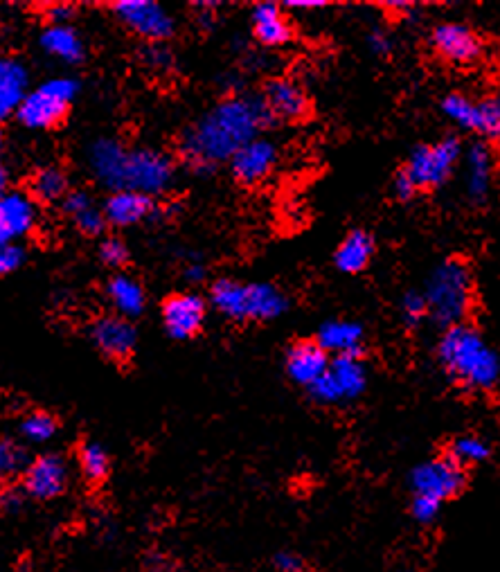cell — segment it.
Listing matches in <instances>:
<instances>
[{
	"mask_svg": "<svg viewBox=\"0 0 500 572\" xmlns=\"http://www.w3.org/2000/svg\"><path fill=\"white\" fill-rule=\"evenodd\" d=\"M424 298L428 316L437 325L446 329L462 325V320L469 314L473 298V282L467 264L462 259H446V262H442L428 277Z\"/></svg>",
	"mask_w": 500,
	"mask_h": 572,
	"instance_id": "obj_5",
	"label": "cell"
},
{
	"mask_svg": "<svg viewBox=\"0 0 500 572\" xmlns=\"http://www.w3.org/2000/svg\"><path fill=\"white\" fill-rule=\"evenodd\" d=\"M145 59H147V64L156 70H167L169 66H172V55H169V50L163 46L147 48Z\"/></svg>",
	"mask_w": 500,
	"mask_h": 572,
	"instance_id": "obj_40",
	"label": "cell"
},
{
	"mask_svg": "<svg viewBox=\"0 0 500 572\" xmlns=\"http://www.w3.org/2000/svg\"><path fill=\"white\" fill-rule=\"evenodd\" d=\"M48 16L52 19V25H66L70 19H73V10H70L68 5H57V7H52Z\"/></svg>",
	"mask_w": 500,
	"mask_h": 572,
	"instance_id": "obj_44",
	"label": "cell"
},
{
	"mask_svg": "<svg viewBox=\"0 0 500 572\" xmlns=\"http://www.w3.org/2000/svg\"><path fill=\"white\" fill-rule=\"evenodd\" d=\"M212 305L230 320H275L289 309V300L278 286L266 282H237L223 280L212 284Z\"/></svg>",
	"mask_w": 500,
	"mask_h": 572,
	"instance_id": "obj_4",
	"label": "cell"
},
{
	"mask_svg": "<svg viewBox=\"0 0 500 572\" xmlns=\"http://www.w3.org/2000/svg\"><path fill=\"white\" fill-rule=\"evenodd\" d=\"M269 120L262 97H228L185 133L181 154L196 169L226 163L255 140Z\"/></svg>",
	"mask_w": 500,
	"mask_h": 572,
	"instance_id": "obj_1",
	"label": "cell"
},
{
	"mask_svg": "<svg viewBox=\"0 0 500 572\" xmlns=\"http://www.w3.org/2000/svg\"><path fill=\"white\" fill-rule=\"evenodd\" d=\"M253 32L262 46H287L293 37L291 23L275 3H260L253 12Z\"/></svg>",
	"mask_w": 500,
	"mask_h": 572,
	"instance_id": "obj_21",
	"label": "cell"
},
{
	"mask_svg": "<svg viewBox=\"0 0 500 572\" xmlns=\"http://www.w3.org/2000/svg\"><path fill=\"white\" fill-rule=\"evenodd\" d=\"M401 314H404V320L408 325H417L428 316V307H426V298L424 293H415L410 291L401 300Z\"/></svg>",
	"mask_w": 500,
	"mask_h": 572,
	"instance_id": "obj_34",
	"label": "cell"
},
{
	"mask_svg": "<svg viewBox=\"0 0 500 572\" xmlns=\"http://www.w3.org/2000/svg\"><path fill=\"white\" fill-rule=\"evenodd\" d=\"M77 82L68 77L50 79L37 91L25 95L19 106V120L30 129H50L66 118L68 106L77 95Z\"/></svg>",
	"mask_w": 500,
	"mask_h": 572,
	"instance_id": "obj_6",
	"label": "cell"
},
{
	"mask_svg": "<svg viewBox=\"0 0 500 572\" xmlns=\"http://www.w3.org/2000/svg\"><path fill=\"white\" fill-rule=\"evenodd\" d=\"M489 444L482 440V437H476V435H462L458 437L451 444V449H449V458L455 462V464H460V467H464V464H478V462H485L489 458Z\"/></svg>",
	"mask_w": 500,
	"mask_h": 572,
	"instance_id": "obj_30",
	"label": "cell"
},
{
	"mask_svg": "<svg viewBox=\"0 0 500 572\" xmlns=\"http://www.w3.org/2000/svg\"><path fill=\"white\" fill-rule=\"evenodd\" d=\"M464 167H467V172H464V178H467V194L473 201H485L491 192V185H494V154H491L487 145L476 142V145H471L467 151Z\"/></svg>",
	"mask_w": 500,
	"mask_h": 572,
	"instance_id": "obj_19",
	"label": "cell"
},
{
	"mask_svg": "<svg viewBox=\"0 0 500 572\" xmlns=\"http://www.w3.org/2000/svg\"><path fill=\"white\" fill-rule=\"evenodd\" d=\"M32 194L41 201H57L66 199L68 194V178L57 167L41 169V172L34 176L32 181Z\"/></svg>",
	"mask_w": 500,
	"mask_h": 572,
	"instance_id": "obj_28",
	"label": "cell"
},
{
	"mask_svg": "<svg viewBox=\"0 0 500 572\" xmlns=\"http://www.w3.org/2000/svg\"><path fill=\"white\" fill-rule=\"evenodd\" d=\"M325 0H289L287 7H300V10H316V7H323Z\"/></svg>",
	"mask_w": 500,
	"mask_h": 572,
	"instance_id": "obj_47",
	"label": "cell"
},
{
	"mask_svg": "<svg viewBox=\"0 0 500 572\" xmlns=\"http://www.w3.org/2000/svg\"><path fill=\"white\" fill-rule=\"evenodd\" d=\"M365 388H368V370L359 356H334L327 372L309 390L323 404H338L361 397Z\"/></svg>",
	"mask_w": 500,
	"mask_h": 572,
	"instance_id": "obj_8",
	"label": "cell"
},
{
	"mask_svg": "<svg viewBox=\"0 0 500 572\" xmlns=\"http://www.w3.org/2000/svg\"><path fill=\"white\" fill-rule=\"evenodd\" d=\"M0 149H3V136H0ZM5 169H3V165H0V192H3V187H5Z\"/></svg>",
	"mask_w": 500,
	"mask_h": 572,
	"instance_id": "obj_48",
	"label": "cell"
},
{
	"mask_svg": "<svg viewBox=\"0 0 500 572\" xmlns=\"http://www.w3.org/2000/svg\"><path fill=\"white\" fill-rule=\"evenodd\" d=\"M275 163H278V147L266 138H255L232 156L230 169L239 183L255 185L269 178Z\"/></svg>",
	"mask_w": 500,
	"mask_h": 572,
	"instance_id": "obj_14",
	"label": "cell"
},
{
	"mask_svg": "<svg viewBox=\"0 0 500 572\" xmlns=\"http://www.w3.org/2000/svg\"><path fill=\"white\" fill-rule=\"evenodd\" d=\"M113 12L131 32L149 41H165L174 34L176 23L165 7L151 0H120Z\"/></svg>",
	"mask_w": 500,
	"mask_h": 572,
	"instance_id": "obj_10",
	"label": "cell"
},
{
	"mask_svg": "<svg viewBox=\"0 0 500 572\" xmlns=\"http://www.w3.org/2000/svg\"><path fill=\"white\" fill-rule=\"evenodd\" d=\"M104 219L106 223H113V226L127 228L133 223L145 221L151 212H154V201L151 196L140 194V192H113L109 196V201L104 203Z\"/></svg>",
	"mask_w": 500,
	"mask_h": 572,
	"instance_id": "obj_18",
	"label": "cell"
},
{
	"mask_svg": "<svg viewBox=\"0 0 500 572\" xmlns=\"http://www.w3.org/2000/svg\"><path fill=\"white\" fill-rule=\"evenodd\" d=\"M437 356L446 374L464 388L489 390L500 379V356L478 329L464 323L444 329L437 343Z\"/></svg>",
	"mask_w": 500,
	"mask_h": 572,
	"instance_id": "obj_3",
	"label": "cell"
},
{
	"mask_svg": "<svg viewBox=\"0 0 500 572\" xmlns=\"http://www.w3.org/2000/svg\"><path fill=\"white\" fill-rule=\"evenodd\" d=\"M75 219V226L84 232V235L88 237H95V235H100V232L104 230L106 226V219H104V212H100L95 208V205H91V208H86L84 212H79Z\"/></svg>",
	"mask_w": 500,
	"mask_h": 572,
	"instance_id": "obj_35",
	"label": "cell"
},
{
	"mask_svg": "<svg viewBox=\"0 0 500 572\" xmlns=\"http://www.w3.org/2000/svg\"><path fill=\"white\" fill-rule=\"evenodd\" d=\"M431 43L437 55L451 61V64L467 66L482 55V41L478 34L460 23L437 25Z\"/></svg>",
	"mask_w": 500,
	"mask_h": 572,
	"instance_id": "obj_13",
	"label": "cell"
},
{
	"mask_svg": "<svg viewBox=\"0 0 500 572\" xmlns=\"http://www.w3.org/2000/svg\"><path fill=\"white\" fill-rule=\"evenodd\" d=\"M57 428L59 424L55 417H52L50 413H43V410H37V413H30L23 419L21 433L25 440H30L34 444H43V442H48L50 437H55Z\"/></svg>",
	"mask_w": 500,
	"mask_h": 572,
	"instance_id": "obj_32",
	"label": "cell"
},
{
	"mask_svg": "<svg viewBox=\"0 0 500 572\" xmlns=\"http://www.w3.org/2000/svg\"><path fill=\"white\" fill-rule=\"evenodd\" d=\"M106 293H109V300L111 305L118 309V314L122 318H136L142 314V309H145V289H142V284L136 280V277L131 275H115L113 280L106 286Z\"/></svg>",
	"mask_w": 500,
	"mask_h": 572,
	"instance_id": "obj_24",
	"label": "cell"
},
{
	"mask_svg": "<svg viewBox=\"0 0 500 572\" xmlns=\"http://www.w3.org/2000/svg\"><path fill=\"white\" fill-rule=\"evenodd\" d=\"M464 485V471L460 464H455L449 455L446 458H435L415 467L410 473V487L417 498L433 500V503H444L453 498Z\"/></svg>",
	"mask_w": 500,
	"mask_h": 572,
	"instance_id": "obj_9",
	"label": "cell"
},
{
	"mask_svg": "<svg viewBox=\"0 0 500 572\" xmlns=\"http://www.w3.org/2000/svg\"><path fill=\"white\" fill-rule=\"evenodd\" d=\"M91 336L97 350L113 361H127L138 343L136 327L122 316H104L95 320Z\"/></svg>",
	"mask_w": 500,
	"mask_h": 572,
	"instance_id": "obj_16",
	"label": "cell"
},
{
	"mask_svg": "<svg viewBox=\"0 0 500 572\" xmlns=\"http://www.w3.org/2000/svg\"><path fill=\"white\" fill-rule=\"evenodd\" d=\"M287 374L298 386L311 388L329 368V356L316 341H298L287 350Z\"/></svg>",
	"mask_w": 500,
	"mask_h": 572,
	"instance_id": "obj_17",
	"label": "cell"
},
{
	"mask_svg": "<svg viewBox=\"0 0 500 572\" xmlns=\"http://www.w3.org/2000/svg\"><path fill=\"white\" fill-rule=\"evenodd\" d=\"M25 467H28V464H25V453L21 446L10 440L0 442V485H3V480L16 476V473L23 471ZM0 494H3V487H0Z\"/></svg>",
	"mask_w": 500,
	"mask_h": 572,
	"instance_id": "obj_33",
	"label": "cell"
},
{
	"mask_svg": "<svg viewBox=\"0 0 500 572\" xmlns=\"http://www.w3.org/2000/svg\"><path fill=\"white\" fill-rule=\"evenodd\" d=\"M41 46L46 48L52 57H59L68 61V64H77L84 57V43L79 39V34L68 28V25H50L43 32Z\"/></svg>",
	"mask_w": 500,
	"mask_h": 572,
	"instance_id": "obj_25",
	"label": "cell"
},
{
	"mask_svg": "<svg viewBox=\"0 0 500 572\" xmlns=\"http://www.w3.org/2000/svg\"><path fill=\"white\" fill-rule=\"evenodd\" d=\"M100 259L106 264V266H113V268H120L127 264V259H129V250L127 246L122 244L120 239H106L102 241V246H100Z\"/></svg>",
	"mask_w": 500,
	"mask_h": 572,
	"instance_id": "obj_36",
	"label": "cell"
},
{
	"mask_svg": "<svg viewBox=\"0 0 500 572\" xmlns=\"http://www.w3.org/2000/svg\"><path fill=\"white\" fill-rule=\"evenodd\" d=\"M205 300L196 293H176L163 305V325L176 341H187L201 332L205 323Z\"/></svg>",
	"mask_w": 500,
	"mask_h": 572,
	"instance_id": "obj_12",
	"label": "cell"
},
{
	"mask_svg": "<svg viewBox=\"0 0 500 572\" xmlns=\"http://www.w3.org/2000/svg\"><path fill=\"white\" fill-rule=\"evenodd\" d=\"M363 327L352 320H329L318 329V345L336 356H359L363 345Z\"/></svg>",
	"mask_w": 500,
	"mask_h": 572,
	"instance_id": "obj_20",
	"label": "cell"
},
{
	"mask_svg": "<svg viewBox=\"0 0 500 572\" xmlns=\"http://www.w3.org/2000/svg\"><path fill=\"white\" fill-rule=\"evenodd\" d=\"M12 230L10 226H7V219H5V212H3V205H0V246L3 244H10V239H12Z\"/></svg>",
	"mask_w": 500,
	"mask_h": 572,
	"instance_id": "obj_46",
	"label": "cell"
},
{
	"mask_svg": "<svg viewBox=\"0 0 500 572\" xmlns=\"http://www.w3.org/2000/svg\"><path fill=\"white\" fill-rule=\"evenodd\" d=\"M440 509H442L440 503H433V500L417 498V496H413V505H410V512H413L415 521L419 523H433L437 514H440Z\"/></svg>",
	"mask_w": 500,
	"mask_h": 572,
	"instance_id": "obj_38",
	"label": "cell"
},
{
	"mask_svg": "<svg viewBox=\"0 0 500 572\" xmlns=\"http://www.w3.org/2000/svg\"><path fill=\"white\" fill-rule=\"evenodd\" d=\"M0 205H3L7 226H10L14 237L25 235V232L34 226L37 212H34V203L30 196H25L21 192L0 194Z\"/></svg>",
	"mask_w": 500,
	"mask_h": 572,
	"instance_id": "obj_26",
	"label": "cell"
},
{
	"mask_svg": "<svg viewBox=\"0 0 500 572\" xmlns=\"http://www.w3.org/2000/svg\"><path fill=\"white\" fill-rule=\"evenodd\" d=\"M417 192H419V190L415 187V183L410 181L408 174L404 172V169H401V172H399L397 178H395V194L399 196L401 201H408V199H413V196H415Z\"/></svg>",
	"mask_w": 500,
	"mask_h": 572,
	"instance_id": "obj_41",
	"label": "cell"
},
{
	"mask_svg": "<svg viewBox=\"0 0 500 572\" xmlns=\"http://www.w3.org/2000/svg\"><path fill=\"white\" fill-rule=\"evenodd\" d=\"M374 257V239L365 230H352L334 255V264L341 273L356 275L368 268Z\"/></svg>",
	"mask_w": 500,
	"mask_h": 572,
	"instance_id": "obj_22",
	"label": "cell"
},
{
	"mask_svg": "<svg viewBox=\"0 0 500 572\" xmlns=\"http://www.w3.org/2000/svg\"><path fill=\"white\" fill-rule=\"evenodd\" d=\"M79 469H82V476L91 482V485H100L111 471L109 453H106L102 444L86 442L82 449H79Z\"/></svg>",
	"mask_w": 500,
	"mask_h": 572,
	"instance_id": "obj_27",
	"label": "cell"
},
{
	"mask_svg": "<svg viewBox=\"0 0 500 572\" xmlns=\"http://www.w3.org/2000/svg\"><path fill=\"white\" fill-rule=\"evenodd\" d=\"M68 487V464L57 453L34 458L23 469V491L34 500H55Z\"/></svg>",
	"mask_w": 500,
	"mask_h": 572,
	"instance_id": "obj_11",
	"label": "cell"
},
{
	"mask_svg": "<svg viewBox=\"0 0 500 572\" xmlns=\"http://www.w3.org/2000/svg\"><path fill=\"white\" fill-rule=\"evenodd\" d=\"M28 95V73L16 61H0V120L19 111Z\"/></svg>",
	"mask_w": 500,
	"mask_h": 572,
	"instance_id": "obj_23",
	"label": "cell"
},
{
	"mask_svg": "<svg viewBox=\"0 0 500 572\" xmlns=\"http://www.w3.org/2000/svg\"><path fill=\"white\" fill-rule=\"evenodd\" d=\"M185 277L190 282H201L203 277H205V266L203 264H199V262H194V264H190L185 268Z\"/></svg>",
	"mask_w": 500,
	"mask_h": 572,
	"instance_id": "obj_45",
	"label": "cell"
},
{
	"mask_svg": "<svg viewBox=\"0 0 500 572\" xmlns=\"http://www.w3.org/2000/svg\"><path fill=\"white\" fill-rule=\"evenodd\" d=\"M442 111L451 122L460 124L464 129L476 131L478 127V104L471 100V97L462 93H451L444 97Z\"/></svg>",
	"mask_w": 500,
	"mask_h": 572,
	"instance_id": "obj_29",
	"label": "cell"
},
{
	"mask_svg": "<svg viewBox=\"0 0 500 572\" xmlns=\"http://www.w3.org/2000/svg\"><path fill=\"white\" fill-rule=\"evenodd\" d=\"M478 104V127L482 136L500 142V88L482 97Z\"/></svg>",
	"mask_w": 500,
	"mask_h": 572,
	"instance_id": "obj_31",
	"label": "cell"
},
{
	"mask_svg": "<svg viewBox=\"0 0 500 572\" xmlns=\"http://www.w3.org/2000/svg\"><path fill=\"white\" fill-rule=\"evenodd\" d=\"M370 50L374 52V55L386 57L388 52L392 50V41H390L388 34H383L381 30L372 32V34H370Z\"/></svg>",
	"mask_w": 500,
	"mask_h": 572,
	"instance_id": "obj_42",
	"label": "cell"
},
{
	"mask_svg": "<svg viewBox=\"0 0 500 572\" xmlns=\"http://www.w3.org/2000/svg\"><path fill=\"white\" fill-rule=\"evenodd\" d=\"M462 154V145L458 138H444L433 145H422L410 154L404 172L417 190H433L449 181L455 165Z\"/></svg>",
	"mask_w": 500,
	"mask_h": 572,
	"instance_id": "obj_7",
	"label": "cell"
},
{
	"mask_svg": "<svg viewBox=\"0 0 500 572\" xmlns=\"http://www.w3.org/2000/svg\"><path fill=\"white\" fill-rule=\"evenodd\" d=\"M273 563L280 572H302L305 570V561H302V557L296 552H278L275 554Z\"/></svg>",
	"mask_w": 500,
	"mask_h": 572,
	"instance_id": "obj_39",
	"label": "cell"
},
{
	"mask_svg": "<svg viewBox=\"0 0 500 572\" xmlns=\"http://www.w3.org/2000/svg\"><path fill=\"white\" fill-rule=\"evenodd\" d=\"M264 109L271 115V120L282 122H298L309 111L307 93L293 79H271L264 88Z\"/></svg>",
	"mask_w": 500,
	"mask_h": 572,
	"instance_id": "obj_15",
	"label": "cell"
},
{
	"mask_svg": "<svg viewBox=\"0 0 500 572\" xmlns=\"http://www.w3.org/2000/svg\"><path fill=\"white\" fill-rule=\"evenodd\" d=\"M88 160L97 181L115 192L154 196L165 192L174 178V165L165 154L154 149H127L118 140H97Z\"/></svg>",
	"mask_w": 500,
	"mask_h": 572,
	"instance_id": "obj_2",
	"label": "cell"
},
{
	"mask_svg": "<svg viewBox=\"0 0 500 572\" xmlns=\"http://www.w3.org/2000/svg\"><path fill=\"white\" fill-rule=\"evenodd\" d=\"M23 248L16 244H3L0 246V277L14 273L16 268L23 264Z\"/></svg>",
	"mask_w": 500,
	"mask_h": 572,
	"instance_id": "obj_37",
	"label": "cell"
},
{
	"mask_svg": "<svg viewBox=\"0 0 500 572\" xmlns=\"http://www.w3.org/2000/svg\"><path fill=\"white\" fill-rule=\"evenodd\" d=\"M23 505V498L19 494H14V491H3L0 494V507L5 509V512H19Z\"/></svg>",
	"mask_w": 500,
	"mask_h": 572,
	"instance_id": "obj_43",
	"label": "cell"
}]
</instances>
